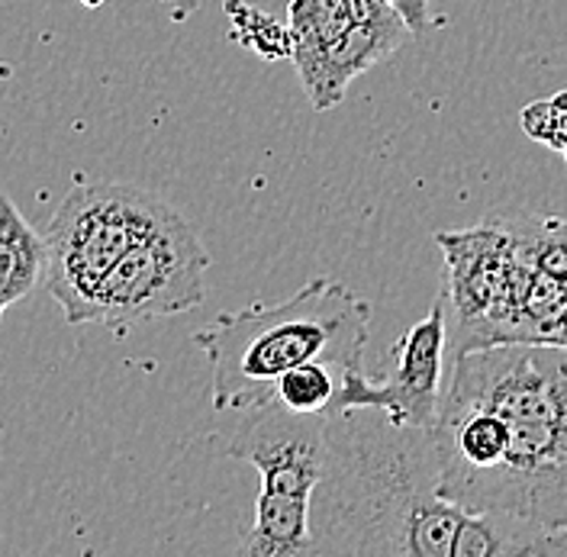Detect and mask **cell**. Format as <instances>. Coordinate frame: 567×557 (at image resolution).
I'll return each instance as SVG.
<instances>
[{
	"label": "cell",
	"mask_w": 567,
	"mask_h": 557,
	"mask_svg": "<svg viewBox=\"0 0 567 557\" xmlns=\"http://www.w3.org/2000/svg\"><path fill=\"white\" fill-rule=\"evenodd\" d=\"M45 280V239L0 194V319Z\"/></svg>",
	"instance_id": "cell-10"
},
{
	"label": "cell",
	"mask_w": 567,
	"mask_h": 557,
	"mask_svg": "<svg viewBox=\"0 0 567 557\" xmlns=\"http://www.w3.org/2000/svg\"><path fill=\"white\" fill-rule=\"evenodd\" d=\"M445 303L413 322L390 349V368L381 381H368L361 368L346 378L342 410L374 406L400 425H432L442 400V358H445Z\"/></svg>",
	"instance_id": "cell-9"
},
{
	"label": "cell",
	"mask_w": 567,
	"mask_h": 557,
	"mask_svg": "<svg viewBox=\"0 0 567 557\" xmlns=\"http://www.w3.org/2000/svg\"><path fill=\"white\" fill-rule=\"evenodd\" d=\"M442 390L467 396L506 425V452L467 489L464 513L494 516L567 551V349L548 342H499L455 351Z\"/></svg>",
	"instance_id": "cell-2"
},
{
	"label": "cell",
	"mask_w": 567,
	"mask_h": 557,
	"mask_svg": "<svg viewBox=\"0 0 567 557\" xmlns=\"http://www.w3.org/2000/svg\"><path fill=\"white\" fill-rule=\"evenodd\" d=\"M464 516L439 493L432 425H400L374 406L329 416L310 555L455 557Z\"/></svg>",
	"instance_id": "cell-1"
},
{
	"label": "cell",
	"mask_w": 567,
	"mask_h": 557,
	"mask_svg": "<svg viewBox=\"0 0 567 557\" xmlns=\"http://www.w3.org/2000/svg\"><path fill=\"white\" fill-rule=\"evenodd\" d=\"M175 213L162 197L113 180L74 184L45 229V287L69 326L101 322V290L116 261Z\"/></svg>",
	"instance_id": "cell-4"
},
{
	"label": "cell",
	"mask_w": 567,
	"mask_h": 557,
	"mask_svg": "<svg viewBox=\"0 0 567 557\" xmlns=\"http://www.w3.org/2000/svg\"><path fill=\"white\" fill-rule=\"evenodd\" d=\"M352 371H358V368L310 361V364L284 371L265 396H275L290 413L336 416V413H342V390H346V378Z\"/></svg>",
	"instance_id": "cell-11"
},
{
	"label": "cell",
	"mask_w": 567,
	"mask_h": 557,
	"mask_svg": "<svg viewBox=\"0 0 567 557\" xmlns=\"http://www.w3.org/2000/svg\"><path fill=\"white\" fill-rule=\"evenodd\" d=\"M368 336L371 303L339 280L317 278L275 307L216 316L194 342L210 361L213 406L236 413L290 368L310 361L361 368Z\"/></svg>",
	"instance_id": "cell-3"
},
{
	"label": "cell",
	"mask_w": 567,
	"mask_h": 557,
	"mask_svg": "<svg viewBox=\"0 0 567 557\" xmlns=\"http://www.w3.org/2000/svg\"><path fill=\"white\" fill-rule=\"evenodd\" d=\"M207 271L210 251L204 248L197 229L175 209L106 275L101 326L123 336L148 319L200 307L207 297Z\"/></svg>",
	"instance_id": "cell-8"
},
{
	"label": "cell",
	"mask_w": 567,
	"mask_h": 557,
	"mask_svg": "<svg viewBox=\"0 0 567 557\" xmlns=\"http://www.w3.org/2000/svg\"><path fill=\"white\" fill-rule=\"evenodd\" d=\"M388 3L403 17L410 33H429V30L442 27V17L432 13L429 0H388Z\"/></svg>",
	"instance_id": "cell-13"
},
{
	"label": "cell",
	"mask_w": 567,
	"mask_h": 557,
	"mask_svg": "<svg viewBox=\"0 0 567 557\" xmlns=\"http://www.w3.org/2000/svg\"><path fill=\"white\" fill-rule=\"evenodd\" d=\"M290 59L313 110L342 104L358 74L388 62L410 27L388 0H290Z\"/></svg>",
	"instance_id": "cell-7"
},
{
	"label": "cell",
	"mask_w": 567,
	"mask_h": 557,
	"mask_svg": "<svg viewBox=\"0 0 567 557\" xmlns=\"http://www.w3.org/2000/svg\"><path fill=\"white\" fill-rule=\"evenodd\" d=\"M445 255V336L455 351L516 342L529 261L513 219L435 236Z\"/></svg>",
	"instance_id": "cell-6"
},
{
	"label": "cell",
	"mask_w": 567,
	"mask_h": 557,
	"mask_svg": "<svg viewBox=\"0 0 567 557\" xmlns=\"http://www.w3.org/2000/svg\"><path fill=\"white\" fill-rule=\"evenodd\" d=\"M84 7H101V3H106V0H81Z\"/></svg>",
	"instance_id": "cell-15"
},
{
	"label": "cell",
	"mask_w": 567,
	"mask_h": 557,
	"mask_svg": "<svg viewBox=\"0 0 567 557\" xmlns=\"http://www.w3.org/2000/svg\"><path fill=\"white\" fill-rule=\"evenodd\" d=\"M172 7H175V20H187L200 7V0H172Z\"/></svg>",
	"instance_id": "cell-14"
},
{
	"label": "cell",
	"mask_w": 567,
	"mask_h": 557,
	"mask_svg": "<svg viewBox=\"0 0 567 557\" xmlns=\"http://www.w3.org/2000/svg\"><path fill=\"white\" fill-rule=\"evenodd\" d=\"M523 126L532 140L545 142L558 152L567 148V91L555 101H538L523 110Z\"/></svg>",
	"instance_id": "cell-12"
},
{
	"label": "cell",
	"mask_w": 567,
	"mask_h": 557,
	"mask_svg": "<svg viewBox=\"0 0 567 557\" xmlns=\"http://www.w3.org/2000/svg\"><path fill=\"white\" fill-rule=\"evenodd\" d=\"M236 413L226 452L251 464L261 477L255 523L239 551L248 557H310V499L322 474L329 416L290 413L275 396H261Z\"/></svg>",
	"instance_id": "cell-5"
}]
</instances>
